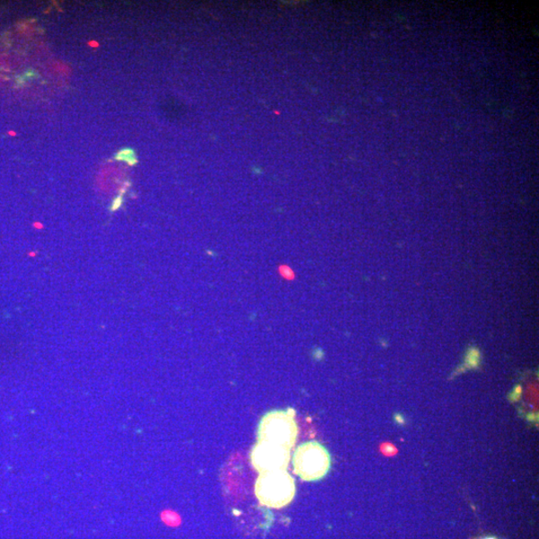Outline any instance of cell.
<instances>
[{
    "label": "cell",
    "mask_w": 539,
    "mask_h": 539,
    "mask_svg": "<svg viewBox=\"0 0 539 539\" xmlns=\"http://www.w3.org/2000/svg\"><path fill=\"white\" fill-rule=\"evenodd\" d=\"M293 409L271 411L261 419L257 430L258 441L280 446L288 450L294 448L299 429Z\"/></svg>",
    "instance_id": "6da1fadb"
},
{
    "label": "cell",
    "mask_w": 539,
    "mask_h": 539,
    "mask_svg": "<svg viewBox=\"0 0 539 539\" xmlns=\"http://www.w3.org/2000/svg\"><path fill=\"white\" fill-rule=\"evenodd\" d=\"M255 494L264 507L285 508L295 499V480L287 471L260 474L255 483Z\"/></svg>",
    "instance_id": "7a4b0ae2"
},
{
    "label": "cell",
    "mask_w": 539,
    "mask_h": 539,
    "mask_svg": "<svg viewBox=\"0 0 539 539\" xmlns=\"http://www.w3.org/2000/svg\"><path fill=\"white\" fill-rule=\"evenodd\" d=\"M331 463L328 449L315 440L299 446L293 455L294 473L304 482L324 479L330 471Z\"/></svg>",
    "instance_id": "3957f363"
},
{
    "label": "cell",
    "mask_w": 539,
    "mask_h": 539,
    "mask_svg": "<svg viewBox=\"0 0 539 539\" xmlns=\"http://www.w3.org/2000/svg\"><path fill=\"white\" fill-rule=\"evenodd\" d=\"M290 458V450L265 441H258L250 455L253 467L260 474L287 471Z\"/></svg>",
    "instance_id": "277c9868"
},
{
    "label": "cell",
    "mask_w": 539,
    "mask_h": 539,
    "mask_svg": "<svg viewBox=\"0 0 539 539\" xmlns=\"http://www.w3.org/2000/svg\"><path fill=\"white\" fill-rule=\"evenodd\" d=\"M115 159L118 161L127 162L130 166H135L138 163L135 149L132 148L121 149L120 152L115 155Z\"/></svg>",
    "instance_id": "5b68a950"
},
{
    "label": "cell",
    "mask_w": 539,
    "mask_h": 539,
    "mask_svg": "<svg viewBox=\"0 0 539 539\" xmlns=\"http://www.w3.org/2000/svg\"><path fill=\"white\" fill-rule=\"evenodd\" d=\"M126 189H123L120 196L117 198H115V200L113 201V204L111 207V211H117L120 208V206L122 205V202H123V196H125Z\"/></svg>",
    "instance_id": "8992f818"
},
{
    "label": "cell",
    "mask_w": 539,
    "mask_h": 539,
    "mask_svg": "<svg viewBox=\"0 0 539 539\" xmlns=\"http://www.w3.org/2000/svg\"><path fill=\"white\" fill-rule=\"evenodd\" d=\"M29 255L31 256V257H35V256H37L38 253L37 252H30Z\"/></svg>",
    "instance_id": "52a82bcc"
},
{
    "label": "cell",
    "mask_w": 539,
    "mask_h": 539,
    "mask_svg": "<svg viewBox=\"0 0 539 539\" xmlns=\"http://www.w3.org/2000/svg\"><path fill=\"white\" fill-rule=\"evenodd\" d=\"M484 539H496V538H493V537H489V538H484Z\"/></svg>",
    "instance_id": "ba28073f"
}]
</instances>
